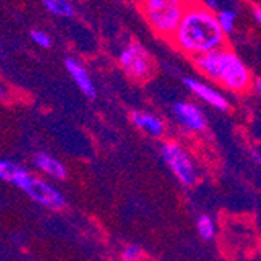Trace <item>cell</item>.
I'll return each instance as SVG.
<instances>
[{
	"mask_svg": "<svg viewBox=\"0 0 261 261\" xmlns=\"http://www.w3.org/2000/svg\"><path fill=\"white\" fill-rule=\"evenodd\" d=\"M171 41L180 52L193 58L227 45V36L219 27L215 11L193 0L188 2Z\"/></svg>",
	"mask_w": 261,
	"mask_h": 261,
	"instance_id": "obj_1",
	"label": "cell"
},
{
	"mask_svg": "<svg viewBox=\"0 0 261 261\" xmlns=\"http://www.w3.org/2000/svg\"><path fill=\"white\" fill-rule=\"evenodd\" d=\"M199 72L233 92H244L252 86V74L233 50L218 49L193 58Z\"/></svg>",
	"mask_w": 261,
	"mask_h": 261,
	"instance_id": "obj_2",
	"label": "cell"
},
{
	"mask_svg": "<svg viewBox=\"0 0 261 261\" xmlns=\"http://www.w3.org/2000/svg\"><path fill=\"white\" fill-rule=\"evenodd\" d=\"M188 2L189 0H142L141 8L153 32L171 41Z\"/></svg>",
	"mask_w": 261,
	"mask_h": 261,
	"instance_id": "obj_3",
	"label": "cell"
},
{
	"mask_svg": "<svg viewBox=\"0 0 261 261\" xmlns=\"http://www.w3.org/2000/svg\"><path fill=\"white\" fill-rule=\"evenodd\" d=\"M161 156L172 174L183 186H194L197 181V169L193 158L177 141L168 139L161 144Z\"/></svg>",
	"mask_w": 261,
	"mask_h": 261,
	"instance_id": "obj_4",
	"label": "cell"
},
{
	"mask_svg": "<svg viewBox=\"0 0 261 261\" xmlns=\"http://www.w3.org/2000/svg\"><path fill=\"white\" fill-rule=\"evenodd\" d=\"M119 66L124 74L135 82L146 80L152 74V58L146 47L139 42L125 45V49L119 54Z\"/></svg>",
	"mask_w": 261,
	"mask_h": 261,
	"instance_id": "obj_5",
	"label": "cell"
},
{
	"mask_svg": "<svg viewBox=\"0 0 261 261\" xmlns=\"http://www.w3.org/2000/svg\"><path fill=\"white\" fill-rule=\"evenodd\" d=\"M23 193H25L33 202L54 211H61L67 205L66 197L63 196L60 189L52 186V183L45 181L44 178H39L35 175L32 177L29 186L23 189Z\"/></svg>",
	"mask_w": 261,
	"mask_h": 261,
	"instance_id": "obj_6",
	"label": "cell"
},
{
	"mask_svg": "<svg viewBox=\"0 0 261 261\" xmlns=\"http://www.w3.org/2000/svg\"><path fill=\"white\" fill-rule=\"evenodd\" d=\"M172 113L177 122L188 132L202 133L206 128V117L203 111L191 102H177L172 105Z\"/></svg>",
	"mask_w": 261,
	"mask_h": 261,
	"instance_id": "obj_7",
	"label": "cell"
},
{
	"mask_svg": "<svg viewBox=\"0 0 261 261\" xmlns=\"http://www.w3.org/2000/svg\"><path fill=\"white\" fill-rule=\"evenodd\" d=\"M183 83L185 86L191 91L196 97H199L202 102L208 103L210 107L213 108H216L219 111H227L228 110V100L222 96V94L215 89V88H211L210 85L200 82V80H196V79H191V77H186L183 79Z\"/></svg>",
	"mask_w": 261,
	"mask_h": 261,
	"instance_id": "obj_8",
	"label": "cell"
},
{
	"mask_svg": "<svg viewBox=\"0 0 261 261\" xmlns=\"http://www.w3.org/2000/svg\"><path fill=\"white\" fill-rule=\"evenodd\" d=\"M64 66H66V70L69 72V75L72 77V80L75 82V85L79 86V89L85 94V96L88 99H96L97 91H96V86H94V83L88 74V70L74 58H66Z\"/></svg>",
	"mask_w": 261,
	"mask_h": 261,
	"instance_id": "obj_9",
	"label": "cell"
},
{
	"mask_svg": "<svg viewBox=\"0 0 261 261\" xmlns=\"http://www.w3.org/2000/svg\"><path fill=\"white\" fill-rule=\"evenodd\" d=\"M33 164L39 172H42L44 175L50 177L54 180H64L67 177V168L64 166V163L47 152L35 153Z\"/></svg>",
	"mask_w": 261,
	"mask_h": 261,
	"instance_id": "obj_10",
	"label": "cell"
},
{
	"mask_svg": "<svg viewBox=\"0 0 261 261\" xmlns=\"http://www.w3.org/2000/svg\"><path fill=\"white\" fill-rule=\"evenodd\" d=\"M130 121L136 128H139L141 132H144L152 138H161L166 133L164 122L155 114L144 113V111H133L130 114Z\"/></svg>",
	"mask_w": 261,
	"mask_h": 261,
	"instance_id": "obj_11",
	"label": "cell"
},
{
	"mask_svg": "<svg viewBox=\"0 0 261 261\" xmlns=\"http://www.w3.org/2000/svg\"><path fill=\"white\" fill-rule=\"evenodd\" d=\"M47 11L52 14L63 16V17H72L74 16V7L67 0H42Z\"/></svg>",
	"mask_w": 261,
	"mask_h": 261,
	"instance_id": "obj_12",
	"label": "cell"
},
{
	"mask_svg": "<svg viewBox=\"0 0 261 261\" xmlns=\"http://www.w3.org/2000/svg\"><path fill=\"white\" fill-rule=\"evenodd\" d=\"M197 231L202 236V240H205V241L215 240V236H216V225H215V221H213V218L208 216V215H202L197 219Z\"/></svg>",
	"mask_w": 261,
	"mask_h": 261,
	"instance_id": "obj_13",
	"label": "cell"
},
{
	"mask_svg": "<svg viewBox=\"0 0 261 261\" xmlns=\"http://www.w3.org/2000/svg\"><path fill=\"white\" fill-rule=\"evenodd\" d=\"M20 168L22 166H19L11 160H0V180L11 183Z\"/></svg>",
	"mask_w": 261,
	"mask_h": 261,
	"instance_id": "obj_14",
	"label": "cell"
},
{
	"mask_svg": "<svg viewBox=\"0 0 261 261\" xmlns=\"http://www.w3.org/2000/svg\"><path fill=\"white\" fill-rule=\"evenodd\" d=\"M219 27L224 32V35H230L234 29V13L233 11H221L219 14H216Z\"/></svg>",
	"mask_w": 261,
	"mask_h": 261,
	"instance_id": "obj_15",
	"label": "cell"
},
{
	"mask_svg": "<svg viewBox=\"0 0 261 261\" xmlns=\"http://www.w3.org/2000/svg\"><path fill=\"white\" fill-rule=\"evenodd\" d=\"M142 256H144V252L136 244H128L121 252V261H141Z\"/></svg>",
	"mask_w": 261,
	"mask_h": 261,
	"instance_id": "obj_16",
	"label": "cell"
},
{
	"mask_svg": "<svg viewBox=\"0 0 261 261\" xmlns=\"http://www.w3.org/2000/svg\"><path fill=\"white\" fill-rule=\"evenodd\" d=\"M30 36H32L33 42H35L36 45L42 47V49H49V47L52 45L50 36L47 35V33H44V32H41V30H33V32L30 33Z\"/></svg>",
	"mask_w": 261,
	"mask_h": 261,
	"instance_id": "obj_17",
	"label": "cell"
},
{
	"mask_svg": "<svg viewBox=\"0 0 261 261\" xmlns=\"http://www.w3.org/2000/svg\"><path fill=\"white\" fill-rule=\"evenodd\" d=\"M252 86H253L255 92L258 94V96H259V99H261V77H256V79L253 80Z\"/></svg>",
	"mask_w": 261,
	"mask_h": 261,
	"instance_id": "obj_18",
	"label": "cell"
},
{
	"mask_svg": "<svg viewBox=\"0 0 261 261\" xmlns=\"http://www.w3.org/2000/svg\"><path fill=\"white\" fill-rule=\"evenodd\" d=\"M253 16H255V20H256L258 23H261V7H256V8H255Z\"/></svg>",
	"mask_w": 261,
	"mask_h": 261,
	"instance_id": "obj_19",
	"label": "cell"
},
{
	"mask_svg": "<svg viewBox=\"0 0 261 261\" xmlns=\"http://www.w3.org/2000/svg\"><path fill=\"white\" fill-rule=\"evenodd\" d=\"M5 97H7V91L4 86H0V100H4Z\"/></svg>",
	"mask_w": 261,
	"mask_h": 261,
	"instance_id": "obj_20",
	"label": "cell"
},
{
	"mask_svg": "<svg viewBox=\"0 0 261 261\" xmlns=\"http://www.w3.org/2000/svg\"><path fill=\"white\" fill-rule=\"evenodd\" d=\"M253 156H255V160H256V163L261 166V155H258V153H253Z\"/></svg>",
	"mask_w": 261,
	"mask_h": 261,
	"instance_id": "obj_21",
	"label": "cell"
}]
</instances>
